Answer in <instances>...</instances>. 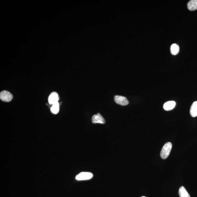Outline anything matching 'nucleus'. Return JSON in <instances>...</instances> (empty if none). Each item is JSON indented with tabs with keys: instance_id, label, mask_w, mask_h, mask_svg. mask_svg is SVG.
Segmentation results:
<instances>
[{
	"instance_id": "obj_1",
	"label": "nucleus",
	"mask_w": 197,
	"mask_h": 197,
	"mask_svg": "<svg viewBox=\"0 0 197 197\" xmlns=\"http://www.w3.org/2000/svg\"><path fill=\"white\" fill-rule=\"evenodd\" d=\"M172 146V144L170 142H167L164 145L160 153V156L162 158L165 159L168 157L171 151Z\"/></svg>"
},
{
	"instance_id": "obj_2",
	"label": "nucleus",
	"mask_w": 197,
	"mask_h": 197,
	"mask_svg": "<svg viewBox=\"0 0 197 197\" xmlns=\"http://www.w3.org/2000/svg\"><path fill=\"white\" fill-rule=\"evenodd\" d=\"M93 177V174L89 172H82L76 176L75 179L78 181L89 180Z\"/></svg>"
},
{
	"instance_id": "obj_3",
	"label": "nucleus",
	"mask_w": 197,
	"mask_h": 197,
	"mask_svg": "<svg viewBox=\"0 0 197 197\" xmlns=\"http://www.w3.org/2000/svg\"><path fill=\"white\" fill-rule=\"evenodd\" d=\"M0 98L3 101L9 102L12 100L13 96L10 92L7 91H3L0 93Z\"/></svg>"
},
{
	"instance_id": "obj_4",
	"label": "nucleus",
	"mask_w": 197,
	"mask_h": 197,
	"mask_svg": "<svg viewBox=\"0 0 197 197\" xmlns=\"http://www.w3.org/2000/svg\"><path fill=\"white\" fill-rule=\"evenodd\" d=\"M114 99L116 103L122 106L127 105L129 103L127 98L125 97L120 96V95H116L114 96Z\"/></svg>"
},
{
	"instance_id": "obj_5",
	"label": "nucleus",
	"mask_w": 197,
	"mask_h": 197,
	"mask_svg": "<svg viewBox=\"0 0 197 197\" xmlns=\"http://www.w3.org/2000/svg\"><path fill=\"white\" fill-rule=\"evenodd\" d=\"M92 122L94 123H98L104 124L106 122L105 119L99 113L92 116Z\"/></svg>"
},
{
	"instance_id": "obj_6",
	"label": "nucleus",
	"mask_w": 197,
	"mask_h": 197,
	"mask_svg": "<svg viewBox=\"0 0 197 197\" xmlns=\"http://www.w3.org/2000/svg\"><path fill=\"white\" fill-rule=\"evenodd\" d=\"M59 100V97L58 96V94L55 92L51 93L48 98V101H49V103L51 105L54 103L58 102Z\"/></svg>"
},
{
	"instance_id": "obj_7",
	"label": "nucleus",
	"mask_w": 197,
	"mask_h": 197,
	"mask_svg": "<svg viewBox=\"0 0 197 197\" xmlns=\"http://www.w3.org/2000/svg\"><path fill=\"white\" fill-rule=\"evenodd\" d=\"M176 103L174 101H170L165 103L163 108L166 111H170L173 110L175 107Z\"/></svg>"
},
{
	"instance_id": "obj_8",
	"label": "nucleus",
	"mask_w": 197,
	"mask_h": 197,
	"mask_svg": "<svg viewBox=\"0 0 197 197\" xmlns=\"http://www.w3.org/2000/svg\"><path fill=\"white\" fill-rule=\"evenodd\" d=\"M188 9L190 11H194L197 9V0H191L187 4Z\"/></svg>"
},
{
	"instance_id": "obj_9",
	"label": "nucleus",
	"mask_w": 197,
	"mask_h": 197,
	"mask_svg": "<svg viewBox=\"0 0 197 197\" xmlns=\"http://www.w3.org/2000/svg\"><path fill=\"white\" fill-rule=\"evenodd\" d=\"M190 113L192 117H195L197 116V101H195L191 106Z\"/></svg>"
},
{
	"instance_id": "obj_10",
	"label": "nucleus",
	"mask_w": 197,
	"mask_h": 197,
	"mask_svg": "<svg viewBox=\"0 0 197 197\" xmlns=\"http://www.w3.org/2000/svg\"><path fill=\"white\" fill-rule=\"evenodd\" d=\"M179 194L180 197H190V195L183 186H181L179 189Z\"/></svg>"
},
{
	"instance_id": "obj_11",
	"label": "nucleus",
	"mask_w": 197,
	"mask_h": 197,
	"mask_svg": "<svg viewBox=\"0 0 197 197\" xmlns=\"http://www.w3.org/2000/svg\"><path fill=\"white\" fill-rule=\"evenodd\" d=\"M60 110V104L58 102L52 104L51 108V112L54 114H57Z\"/></svg>"
},
{
	"instance_id": "obj_12",
	"label": "nucleus",
	"mask_w": 197,
	"mask_h": 197,
	"mask_svg": "<svg viewBox=\"0 0 197 197\" xmlns=\"http://www.w3.org/2000/svg\"><path fill=\"white\" fill-rule=\"evenodd\" d=\"M171 51L173 55H177L179 52V47L178 45L175 44H173L171 46Z\"/></svg>"
},
{
	"instance_id": "obj_13",
	"label": "nucleus",
	"mask_w": 197,
	"mask_h": 197,
	"mask_svg": "<svg viewBox=\"0 0 197 197\" xmlns=\"http://www.w3.org/2000/svg\"><path fill=\"white\" fill-rule=\"evenodd\" d=\"M142 197H145V196H142Z\"/></svg>"
}]
</instances>
